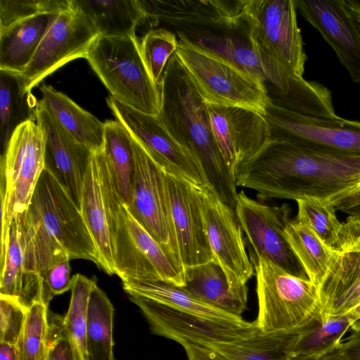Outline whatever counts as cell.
Masks as SVG:
<instances>
[{
    "mask_svg": "<svg viewBox=\"0 0 360 360\" xmlns=\"http://www.w3.org/2000/svg\"><path fill=\"white\" fill-rule=\"evenodd\" d=\"M235 180L237 186L255 191L261 200H328L360 184V155L270 139L239 165Z\"/></svg>",
    "mask_w": 360,
    "mask_h": 360,
    "instance_id": "cell-1",
    "label": "cell"
},
{
    "mask_svg": "<svg viewBox=\"0 0 360 360\" xmlns=\"http://www.w3.org/2000/svg\"><path fill=\"white\" fill-rule=\"evenodd\" d=\"M159 89L157 115L162 124L193 158L217 196L235 210L236 180L218 148L207 103L175 53L167 63Z\"/></svg>",
    "mask_w": 360,
    "mask_h": 360,
    "instance_id": "cell-2",
    "label": "cell"
},
{
    "mask_svg": "<svg viewBox=\"0 0 360 360\" xmlns=\"http://www.w3.org/2000/svg\"><path fill=\"white\" fill-rule=\"evenodd\" d=\"M29 251L42 275L72 259L100 260L80 208L48 169L44 168L26 211L22 214Z\"/></svg>",
    "mask_w": 360,
    "mask_h": 360,
    "instance_id": "cell-3",
    "label": "cell"
},
{
    "mask_svg": "<svg viewBox=\"0 0 360 360\" xmlns=\"http://www.w3.org/2000/svg\"><path fill=\"white\" fill-rule=\"evenodd\" d=\"M257 277L258 333L279 335L301 331L325 319L317 286L263 259L254 265Z\"/></svg>",
    "mask_w": 360,
    "mask_h": 360,
    "instance_id": "cell-4",
    "label": "cell"
},
{
    "mask_svg": "<svg viewBox=\"0 0 360 360\" xmlns=\"http://www.w3.org/2000/svg\"><path fill=\"white\" fill-rule=\"evenodd\" d=\"M86 59L112 97L141 112L158 114L160 89L144 64L136 36H99Z\"/></svg>",
    "mask_w": 360,
    "mask_h": 360,
    "instance_id": "cell-5",
    "label": "cell"
},
{
    "mask_svg": "<svg viewBox=\"0 0 360 360\" xmlns=\"http://www.w3.org/2000/svg\"><path fill=\"white\" fill-rule=\"evenodd\" d=\"M175 54L208 104L236 106L265 114L269 98L263 84L198 47L176 32Z\"/></svg>",
    "mask_w": 360,
    "mask_h": 360,
    "instance_id": "cell-6",
    "label": "cell"
},
{
    "mask_svg": "<svg viewBox=\"0 0 360 360\" xmlns=\"http://www.w3.org/2000/svg\"><path fill=\"white\" fill-rule=\"evenodd\" d=\"M44 138L36 121L20 125L1 154V247L6 246L11 220L27 209L45 168Z\"/></svg>",
    "mask_w": 360,
    "mask_h": 360,
    "instance_id": "cell-7",
    "label": "cell"
},
{
    "mask_svg": "<svg viewBox=\"0 0 360 360\" xmlns=\"http://www.w3.org/2000/svg\"><path fill=\"white\" fill-rule=\"evenodd\" d=\"M243 20L253 46L303 77L307 57L294 0H244Z\"/></svg>",
    "mask_w": 360,
    "mask_h": 360,
    "instance_id": "cell-8",
    "label": "cell"
},
{
    "mask_svg": "<svg viewBox=\"0 0 360 360\" xmlns=\"http://www.w3.org/2000/svg\"><path fill=\"white\" fill-rule=\"evenodd\" d=\"M235 212L252 265L263 259L293 276L308 279L285 236V229L291 220V208L288 204L269 205L240 191Z\"/></svg>",
    "mask_w": 360,
    "mask_h": 360,
    "instance_id": "cell-9",
    "label": "cell"
},
{
    "mask_svg": "<svg viewBox=\"0 0 360 360\" xmlns=\"http://www.w3.org/2000/svg\"><path fill=\"white\" fill-rule=\"evenodd\" d=\"M122 202L103 150L92 153L84 176L80 210L93 238L100 265L109 275L115 274V236Z\"/></svg>",
    "mask_w": 360,
    "mask_h": 360,
    "instance_id": "cell-10",
    "label": "cell"
},
{
    "mask_svg": "<svg viewBox=\"0 0 360 360\" xmlns=\"http://www.w3.org/2000/svg\"><path fill=\"white\" fill-rule=\"evenodd\" d=\"M115 274L121 279L162 280L185 285L184 269L136 221L122 202L117 214L115 254Z\"/></svg>",
    "mask_w": 360,
    "mask_h": 360,
    "instance_id": "cell-11",
    "label": "cell"
},
{
    "mask_svg": "<svg viewBox=\"0 0 360 360\" xmlns=\"http://www.w3.org/2000/svg\"><path fill=\"white\" fill-rule=\"evenodd\" d=\"M133 147L132 193L131 202L126 205L136 221L183 267L170 215L165 172L134 138Z\"/></svg>",
    "mask_w": 360,
    "mask_h": 360,
    "instance_id": "cell-12",
    "label": "cell"
},
{
    "mask_svg": "<svg viewBox=\"0 0 360 360\" xmlns=\"http://www.w3.org/2000/svg\"><path fill=\"white\" fill-rule=\"evenodd\" d=\"M150 26L164 23L185 35L245 33L244 0H139Z\"/></svg>",
    "mask_w": 360,
    "mask_h": 360,
    "instance_id": "cell-13",
    "label": "cell"
},
{
    "mask_svg": "<svg viewBox=\"0 0 360 360\" xmlns=\"http://www.w3.org/2000/svg\"><path fill=\"white\" fill-rule=\"evenodd\" d=\"M199 192L202 222L213 259L222 268L231 286L248 295L247 282L254 274V266L236 212L209 186L199 188Z\"/></svg>",
    "mask_w": 360,
    "mask_h": 360,
    "instance_id": "cell-14",
    "label": "cell"
},
{
    "mask_svg": "<svg viewBox=\"0 0 360 360\" xmlns=\"http://www.w3.org/2000/svg\"><path fill=\"white\" fill-rule=\"evenodd\" d=\"M264 116L271 138L311 148L360 155V122L342 117H317L297 113L271 103Z\"/></svg>",
    "mask_w": 360,
    "mask_h": 360,
    "instance_id": "cell-15",
    "label": "cell"
},
{
    "mask_svg": "<svg viewBox=\"0 0 360 360\" xmlns=\"http://www.w3.org/2000/svg\"><path fill=\"white\" fill-rule=\"evenodd\" d=\"M153 334L184 345H209L238 341L258 332L255 322L241 325L214 321L184 312L151 300L130 295Z\"/></svg>",
    "mask_w": 360,
    "mask_h": 360,
    "instance_id": "cell-16",
    "label": "cell"
},
{
    "mask_svg": "<svg viewBox=\"0 0 360 360\" xmlns=\"http://www.w3.org/2000/svg\"><path fill=\"white\" fill-rule=\"evenodd\" d=\"M106 102L116 120L165 172L199 188L207 185L195 160L169 134L158 115L137 110L112 96Z\"/></svg>",
    "mask_w": 360,
    "mask_h": 360,
    "instance_id": "cell-17",
    "label": "cell"
},
{
    "mask_svg": "<svg viewBox=\"0 0 360 360\" xmlns=\"http://www.w3.org/2000/svg\"><path fill=\"white\" fill-rule=\"evenodd\" d=\"M98 37L95 28L79 11L71 8L59 13L21 74L26 89L31 91L65 63L86 58Z\"/></svg>",
    "mask_w": 360,
    "mask_h": 360,
    "instance_id": "cell-18",
    "label": "cell"
},
{
    "mask_svg": "<svg viewBox=\"0 0 360 360\" xmlns=\"http://www.w3.org/2000/svg\"><path fill=\"white\" fill-rule=\"evenodd\" d=\"M207 108L218 148L235 179L239 165L270 140L268 122L264 115L248 108L208 103Z\"/></svg>",
    "mask_w": 360,
    "mask_h": 360,
    "instance_id": "cell-19",
    "label": "cell"
},
{
    "mask_svg": "<svg viewBox=\"0 0 360 360\" xmlns=\"http://www.w3.org/2000/svg\"><path fill=\"white\" fill-rule=\"evenodd\" d=\"M297 11L335 52L360 84V21L345 0H294Z\"/></svg>",
    "mask_w": 360,
    "mask_h": 360,
    "instance_id": "cell-20",
    "label": "cell"
},
{
    "mask_svg": "<svg viewBox=\"0 0 360 360\" xmlns=\"http://www.w3.org/2000/svg\"><path fill=\"white\" fill-rule=\"evenodd\" d=\"M165 182L172 226L184 270L212 260L202 219L199 187L167 172Z\"/></svg>",
    "mask_w": 360,
    "mask_h": 360,
    "instance_id": "cell-21",
    "label": "cell"
},
{
    "mask_svg": "<svg viewBox=\"0 0 360 360\" xmlns=\"http://www.w3.org/2000/svg\"><path fill=\"white\" fill-rule=\"evenodd\" d=\"M36 122L44 138L45 168L56 176L80 208L83 182L94 152L73 139L39 102Z\"/></svg>",
    "mask_w": 360,
    "mask_h": 360,
    "instance_id": "cell-22",
    "label": "cell"
},
{
    "mask_svg": "<svg viewBox=\"0 0 360 360\" xmlns=\"http://www.w3.org/2000/svg\"><path fill=\"white\" fill-rule=\"evenodd\" d=\"M0 267V295L16 299L27 309L36 302L46 304L43 280L29 268L22 214L11 220Z\"/></svg>",
    "mask_w": 360,
    "mask_h": 360,
    "instance_id": "cell-23",
    "label": "cell"
},
{
    "mask_svg": "<svg viewBox=\"0 0 360 360\" xmlns=\"http://www.w3.org/2000/svg\"><path fill=\"white\" fill-rule=\"evenodd\" d=\"M317 289L325 319L349 312L360 301V251L338 252Z\"/></svg>",
    "mask_w": 360,
    "mask_h": 360,
    "instance_id": "cell-24",
    "label": "cell"
},
{
    "mask_svg": "<svg viewBox=\"0 0 360 360\" xmlns=\"http://www.w3.org/2000/svg\"><path fill=\"white\" fill-rule=\"evenodd\" d=\"M40 91L39 103L61 127L92 152L103 150L104 122L50 85H41Z\"/></svg>",
    "mask_w": 360,
    "mask_h": 360,
    "instance_id": "cell-25",
    "label": "cell"
},
{
    "mask_svg": "<svg viewBox=\"0 0 360 360\" xmlns=\"http://www.w3.org/2000/svg\"><path fill=\"white\" fill-rule=\"evenodd\" d=\"M129 295L145 297L171 308L214 321L245 325L241 316L226 312L198 300L183 287L162 280L121 279Z\"/></svg>",
    "mask_w": 360,
    "mask_h": 360,
    "instance_id": "cell-26",
    "label": "cell"
},
{
    "mask_svg": "<svg viewBox=\"0 0 360 360\" xmlns=\"http://www.w3.org/2000/svg\"><path fill=\"white\" fill-rule=\"evenodd\" d=\"M58 15L39 14L0 31V70L22 74Z\"/></svg>",
    "mask_w": 360,
    "mask_h": 360,
    "instance_id": "cell-27",
    "label": "cell"
},
{
    "mask_svg": "<svg viewBox=\"0 0 360 360\" xmlns=\"http://www.w3.org/2000/svg\"><path fill=\"white\" fill-rule=\"evenodd\" d=\"M70 7L84 15L104 37L136 36V27L146 20L139 0H70Z\"/></svg>",
    "mask_w": 360,
    "mask_h": 360,
    "instance_id": "cell-28",
    "label": "cell"
},
{
    "mask_svg": "<svg viewBox=\"0 0 360 360\" xmlns=\"http://www.w3.org/2000/svg\"><path fill=\"white\" fill-rule=\"evenodd\" d=\"M183 288L198 300L226 312L241 316L248 295L233 289L219 264L212 259L186 269Z\"/></svg>",
    "mask_w": 360,
    "mask_h": 360,
    "instance_id": "cell-29",
    "label": "cell"
},
{
    "mask_svg": "<svg viewBox=\"0 0 360 360\" xmlns=\"http://www.w3.org/2000/svg\"><path fill=\"white\" fill-rule=\"evenodd\" d=\"M37 106L38 102L26 89L21 74L0 70L1 154L20 125L36 121Z\"/></svg>",
    "mask_w": 360,
    "mask_h": 360,
    "instance_id": "cell-30",
    "label": "cell"
},
{
    "mask_svg": "<svg viewBox=\"0 0 360 360\" xmlns=\"http://www.w3.org/2000/svg\"><path fill=\"white\" fill-rule=\"evenodd\" d=\"M103 153L117 191L124 202H131L134 174L133 138L118 120L104 122Z\"/></svg>",
    "mask_w": 360,
    "mask_h": 360,
    "instance_id": "cell-31",
    "label": "cell"
},
{
    "mask_svg": "<svg viewBox=\"0 0 360 360\" xmlns=\"http://www.w3.org/2000/svg\"><path fill=\"white\" fill-rule=\"evenodd\" d=\"M284 233L308 279L318 288L338 252L329 248L309 226L296 219L289 221Z\"/></svg>",
    "mask_w": 360,
    "mask_h": 360,
    "instance_id": "cell-32",
    "label": "cell"
},
{
    "mask_svg": "<svg viewBox=\"0 0 360 360\" xmlns=\"http://www.w3.org/2000/svg\"><path fill=\"white\" fill-rule=\"evenodd\" d=\"M301 331L279 335H262L257 332L238 341L203 346L225 360H290Z\"/></svg>",
    "mask_w": 360,
    "mask_h": 360,
    "instance_id": "cell-33",
    "label": "cell"
},
{
    "mask_svg": "<svg viewBox=\"0 0 360 360\" xmlns=\"http://www.w3.org/2000/svg\"><path fill=\"white\" fill-rule=\"evenodd\" d=\"M114 308L96 283L89 301L86 326L87 360H115L113 354Z\"/></svg>",
    "mask_w": 360,
    "mask_h": 360,
    "instance_id": "cell-34",
    "label": "cell"
},
{
    "mask_svg": "<svg viewBox=\"0 0 360 360\" xmlns=\"http://www.w3.org/2000/svg\"><path fill=\"white\" fill-rule=\"evenodd\" d=\"M352 321L347 314L313 321L299 333L293 348L294 356L321 358L334 352L351 328Z\"/></svg>",
    "mask_w": 360,
    "mask_h": 360,
    "instance_id": "cell-35",
    "label": "cell"
},
{
    "mask_svg": "<svg viewBox=\"0 0 360 360\" xmlns=\"http://www.w3.org/2000/svg\"><path fill=\"white\" fill-rule=\"evenodd\" d=\"M96 284L94 279L77 274L72 277L71 297L63 326L79 351L87 360L86 326L90 294Z\"/></svg>",
    "mask_w": 360,
    "mask_h": 360,
    "instance_id": "cell-36",
    "label": "cell"
},
{
    "mask_svg": "<svg viewBox=\"0 0 360 360\" xmlns=\"http://www.w3.org/2000/svg\"><path fill=\"white\" fill-rule=\"evenodd\" d=\"M48 306L36 302L27 311L16 344L18 360H46L49 349Z\"/></svg>",
    "mask_w": 360,
    "mask_h": 360,
    "instance_id": "cell-37",
    "label": "cell"
},
{
    "mask_svg": "<svg viewBox=\"0 0 360 360\" xmlns=\"http://www.w3.org/2000/svg\"><path fill=\"white\" fill-rule=\"evenodd\" d=\"M297 202L295 219L309 226L329 248L337 252L342 223L335 207L327 200L315 198L300 199Z\"/></svg>",
    "mask_w": 360,
    "mask_h": 360,
    "instance_id": "cell-38",
    "label": "cell"
},
{
    "mask_svg": "<svg viewBox=\"0 0 360 360\" xmlns=\"http://www.w3.org/2000/svg\"><path fill=\"white\" fill-rule=\"evenodd\" d=\"M178 46L176 34L165 28L152 29L139 43L144 64L153 82L160 86L163 72Z\"/></svg>",
    "mask_w": 360,
    "mask_h": 360,
    "instance_id": "cell-39",
    "label": "cell"
},
{
    "mask_svg": "<svg viewBox=\"0 0 360 360\" xmlns=\"http://www.w3.org/2000/svg\"><path fill=\"white\" fill-rule=\"evenodd\" d=\"M70 9V0H0V31L39 14H59Z\"/></svg>",
    "mask_w": 360,
    "mask_h": 360,
    "instance_id": "cell-40",
    "label": "cell"
},
{
    "mask_svg": "<svg viewBox=\"0 0 360 360\" xmlns=\"http://www.w3.org/2000/svg\"><path fill=\"white\" fill-rule=\"evenodd\" d=\"M27 311L16 299L0 295V342L16 345Z\"/></svg>",
    "mask_w": 360,
    "mask_h": 360,
    "instance_id": "cell-41",
    "label": "cell"
},
{
    "mask_svg": "<svg viewBox=\"0 0 360 360\" xmlns=\"http://www.w3.org/2000/svg\"><path fill=\"white\" fill-rule=\"evenodd\" d=\"M46 360H83L78 348L63 326V318L56 317L49 324Z\"/></svg>",
    "mask_w": 360,
    "mask_h": 360,
    "instance_id": "cell-42",
    "label": "cell"
},
{
    "mask_svg": "<svg viewBox=\"0 0 360 360\" xmlns=\"http://www.w3.org/2000/svg\"><path fill=\"white\" fill-rule=\"evenodd\" d=\"M70 272V260H65L53 266L42 275L45 302L47 306L53 296L63 294L71 289Z\"/></svg>",
    "mask_w": 360,
    "mask_h": 360,
    "instance_id": "cell-43",
    "label": "cell"
},
{
    "mask_svg": "<svg viewBox=\"0 0 360 360\" xmlns=\"http://www.w3.org/2000/svg\"><path fill=\"white\" fill-rule=\"evenodd\" d=\"M360 251V217L349 216L342 223L337 252Z\"/></svg>",
    "mask_w": 360,
    "mask_h": 360,
    "instance_id": "cell-44",
    "label": "cell"
},
{
    "mask_svg": "<svg viewBox=\"0 0 360 360\" xmlns=\"http://www.w3.org/2000/svg\"><path fill=\"white\" fill-rule=\"evenodd\" d=\"M335 210L353 217H360V184L347 193L327 200Z\"/></svg>",
    "mask_w": 360,
    "mask_h": 360,
    "instance_id": "cell-45",
    "label": "cell"
},
{
    "mask_svg": "<svg viewBox=\"0 0 360 360\" xmlns=\"http://www.w3.org/2000/svg\"><path fill=\"white\" fill-rule=\"evenodd\" d=\"M353 331L335 350L343 360H360V330Z\"/></svg>",
    "mask_w": 360,
    "mask_h": 360,
    "instance_id": "cell-46",
    "label": "cell"
},
{
    "mask_svg": "<svg viewBox=\"0 0 360 360\" xmlns=\"http://www.w3.org/2000/svg\"><path fill=\"white\" fill-rule=\"evenodd\" d=\"M188 360H225L210 348L201 345H184Z\"/></svg>",
    "mask_w": 360,
    "mask_h": 360,
    "instance_id": "cell-47",
    "label": "cell"
},
{
    "mask_svg": "<svg viewBox=\"0 0 360 360\" xmlns=\"http://www.w3.org/2000/svg\"><path fill=\"white\" fill-rule=\"evenodd\" d=\"M0 360H18L16 345L0 342Z\"/></svg>",
    "mask_w": 360,
    "mask_h": 360,
    "instance_id": "cell-48",
    "label": "cell"
},
{
    "mask_svg": "<svg viewBox=\"0 0 360 360\" xmlns=\"http://www.w3.org/2000/svg\"><path fill=\"white\" fill-rule=\"evenodd\" d=\"M351 11L360 21V0H345Z\"/></svg>",
    "mask_w": 360,
    "mask_h": 360,
    "instance_id": "cell-49",
    "label": "cell"
},
{
    "mask_svg": "<svg viewBox=\"0 0 360 360\" xmlns=\"http://www.w3.org/2000/svg\"><path fill=\"white\" fill-rule=\"evenodd\" d=\"M352 319V321L360 316V301L347 313Z\"/></svg>",
    "mask_w": 360,
    "mask_h": 360,
    "instance_id": "cell-50",
    "label": "cell"
},
{
    "mask_svg": "<svg viewBox=\"0 0 360 360\" xmlns=\"http://www.w3.org/2000/svg\"><path fill=\"white\" fill-rule=\"evenodd\" d=\"M319 360H343L336 352H334L329 353L323 356H322Z\"/></svg>",
    "mask_w": 360,
    "mask_h": 360,
    "instance_id": "cell-51",
    "label": "cell"
},
{
    "mask_svg": "<svg viewBox=\"0 0 360 360\" xmlns=\"http://www.w3.org/2000/svg\"><path fill=\"white\" fill-rule=\"evenodd\" d=\"M353 330H360V316L354 319L351 323V328Z\"/></svg>",
    "mask_w": 360,
    "mask_h": 360,
    "instance_id": "cell-52",
    "label": "cell"
},
{
    "mask_svg": "<svg viewBox=\"0 0 360 360\" xmlns=\"http://www.w3.org/2000/svg\"><path fill=\"white\" fill-rule=\"evenodd\" d=\"M320 359L314 356H295L290 360H319Z\"/></svg>",
    "mask_w": 360,
    "mask_h": 360,
    "instance_id": "cell-53",
    "label": "cell"
}]
</instances>
